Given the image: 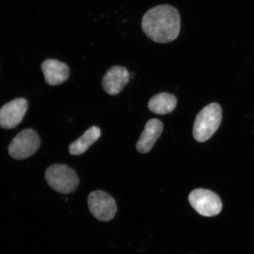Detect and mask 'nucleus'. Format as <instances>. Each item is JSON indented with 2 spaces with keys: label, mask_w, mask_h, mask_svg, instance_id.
Masks as SVG:
<instances>
[{
  "label": "nucleus",
  "mask_w": 254,
  "mask_h": 254,
  "mask_svg": "<svg viewBox=\"0 0 254 254\" xmlns=\"http://www.w3.org/2000/svg\"><path fill=\"white\" fill-rule=\"evenodd\" d=\"M45 179L51 188L64 194L74 192L79 183L75 171L64 164L50 166L46 171Z\"/></svg>",
  "instance_id": "nucleus-3"
},
{
  "label": "nucleus",
  "mask_w": 254,
  "mask_h": 254,
  "mask_svg": "<svg viewBox=\"0 0 254 254\" xmlns=\"http://www.w3.org/2000/svg\"><path fill=\"white\" fill-rule=\"evenodd\" d=\"M39 134L33 129H25L15 136L9 145L8 153L15 160H21L33 155L40 146Z\"/></svg>",
  "instance_id": "nucleus-5"
},
{
  "label": "nucleus",
  "mask_w": 254,
  "mask_h": 254,
  "mask_svg": "<svg viewBox=\"0 0 254 254\" xmlns=\"http://www.w3.org/2000/svg\"><path fill=\"white\" fill-rule=\"evenodd\" d=\"M189 200L190 205L199 214L211 217L220 213L222 204L217 193L210 190L198 189L190 193Z\"/></svg>",
  "instance_id": "nucleus-4"
},
{
  "label": "nucleus",
  "mask_w": 254,
  "mask_h": 254,
  "mask_svg": "<svg viewBox=\"0 0 254 254\" xmlns=\"http://www.w3.org/2000/svg\"><path fill=\"white\" fill-rule=\"evenodd\" d=\"M143 32L155 43L166 44L176 40L181 30L179 10L169 4H161L148 9L141 21Z\"/></svg>",
  "instance_id": "nucleus-1"
},
{
  "label": "nucleus",
  "mask_w": 254,
  "mask_h": 254,
  "mask_svg": "<svg viewBox=\"0 0 254 254\" xmlns=\"http://www.w3.org/2000/svg\"><path fill=\"white\" fill-rule=\"evenodd\" d=\"M41 69L48 84L55 86L67 80L69 69L66 64L55 59H47L41 65Z\"/></svg>",
  "instance_id": "nucleus-9"
},
{
  "label": "nucleus",
  "mask_w": 254,
  "mask_h": 254,
  "mask_svg": "<svg viewBox=\"0 0 254 254\" xmlns=\"http://www.w3.org/2000/svg\"><path fill=\"white\" fill-rule=\"evenodd\" d=\"M177 98L173 94L167 93L158 94L149 101L148 107L151 112L160 115H165L172 112L176 109Z\"/></svg>",
  "instance_id": "nucleus-12"
},
{
  "label": "nucleus",
  "mask_w": 254,
  "mask_h": 254,
  "mask_svg": "<svg viewBox=\"0 0 254 254\" xmlns=\"http://www.w3.org/2000/svg\"><path fill=\"white\" fill-rule=\"evenodd\" d=\"M131 78L128 69L123 66L115 65L106 72L102 79L104 90L111 95L119 94L128 84Z\"/></svg>",
  "instance_id": "nucleus-8"
},
{
  "label": "nucleus",
  "mask_w": 254,
  "mask_h": 254,
  "mask_svg": "<svg viewBox=\"0 0 254 254\" xmlns=\"http://www.w3.org/2000/svg\"><path fill=\"white\" fill-rule=\"evenodd\" d=\"M163 131V125L160 120L151 119L146 124L144 131L136 142V148L142 154L147 153L153 147Z\"/></svg>",
  "instance_id": "nucleus-10"
},
{
  "label": "nucleus",
  "mask_w": 254,
  "mask_h": 254,
  "mask_svg": "<svg viewBox=\"0 0 254 254\" xmlns=\"http://www.w3.org/2000/svg\"><path fill=\"white\" fill-rule=\"evenodd\" d=\"M101 135V130L98 127L93 126L89 128L80 137L69 146V154L79 155L84 154Z\"/></svg>",
  "instance_id": "nucleus-11"
},
{
  "label": "nucleus",
  "mask_w": 254,
  "mask_h": 254,
  "mask_svg": "<svg viewBox=\"0 0 254 254\" xmlns=\"http://www.w3.org/2000/svg\"><path fill=\"white\" fill-rule=\"evenodd\" d=\"M88 209L98 220L110 221L115 216L117 207L115 200L103 190L92 192L88 197Z\"/></svg>",
  "instance_id": "nucleus-6"
},
{
  "label": "nucleus",
  "mask_w": 254,
  "mask_h": 254,
  "mask_svg": "<svg viewBox=\"0 0 254 254\" xmlns=\"http://www.w3.org/2000/svg\"><path fill=\"white\" fill-rule=\"evenodd\" d=\"M222 120L221 108L217 103H211L202 109L196 116L192 133L195 140L205 142L217 131Z\"/></svg>",
  "instance_id": "nucleus-2"
},
{
  "label": "nucleus",
  "mask_w": 254,
  "mask_h": 254,
  "mask_svg": "<svg viewBox=\"0 0 254 254\" xmlns=\"http://www.w3.org/2000/svg\"><path fill=\"white\" fill-rule=\"evenodd\" d=\"M27 109V101L23 98L4 105L0 109V127L7 129L15 128L23 121Z\"/></svg>",
  "instance_id": "nucleus-7"
}]
</instances>
